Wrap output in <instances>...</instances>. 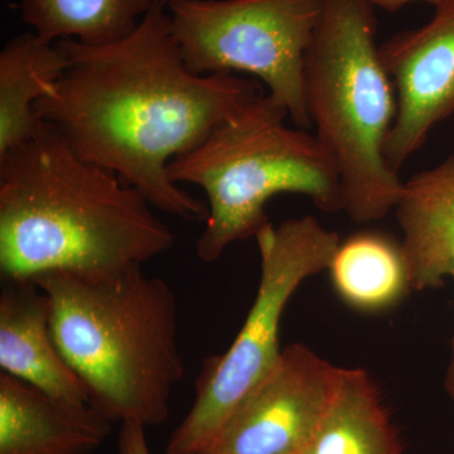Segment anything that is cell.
<instances>
[{"instance_id": "18", "label": "cell", "mask_w": 454, "mask_h": 454, "mask_svg": "<svg viewBox=\"0 0 454 454\" xmlns=\"http://www.w3.org/2000/svg\"><path fill=\"white\" fill-rule=\"evenodd\" d=\"M375 7H380L387 12H396L403 7H405L406 4H411V3L415 2H426L430 3V4L438 5L441 4L444 0H370Z\"/></svg>"}, {"instance_id": "13", "label": "cell", "mask_w": 454, "mask_h": 454, "mask_svg": "<svg viewBox=\"0 0 454 454\" xmlns=\"http://www.w3.org/2000/svg\"><path fill=\"white\" fill-rule=\"evenodd\" d=\"M68 65L59 42L27 32L0 53V158L28 142L42 121L35 104L55 89Z\"/></svg>"}, {"instance_id": "19", "label": "cell", "mask_w": 454, "mask_h": 454, "mask_svg": "<svg viewBox=\"0 0 454 454\" xmlns=\"http://www.w3.org/2000/svg\"><path fill=\"white\" fill-rule=\"evenodd\" d=\"M446 389L448 395L454 402V352H452V358H450V366H448L447 370Z\"/></svg>"}, {"instance_id": "15", "label": "cell", "mask_w": 454, "mask_h": 454, "mask_svg": "<svg viewBox=\"0 0 454 454\" xmlns=\"http://www.w3.org/2000/svg\"><path fill=\"white\" fill-rule=\"evenodd\" d=\"M301 454H403L369 373L345 369L333 405Z\"/></svg>"}, {"instance_id": "3", "label": "cell", "mask_w": 454, "mask_h": 454, "mask_svg": "<svg viewBox=\"0 0 454 454\" xmlns=\"http://www.w3.org/2000/svg\"><path fill=\"white\" fill-rule=\"evenodd\" d=\"M51 301V331L90 404L110 422L160 426L184 375L177 295L137 267L109 278L49 273L33 279Z\"/></svg>"}, {"instance_id": "5", "label": "cell", "mask_w": 454, "mask_h": 454, "mask_svg": "<svg viewBox=\"0 0 454 454\" xmlns=\"http://www.w3.org/2000/svg\"><path fill=\"white\" fill-rule=\"evenodd\" d=\"M288 118L286 106L264 94L168 164L175 184H195L207 197V219L196 241L202 262H215L230 245L255 238L269 223L265 206L280 193L309 197L327 214L345 210L333 155L315 134L289 128Z\"/></svg>"}, {"instance_id": "12", "label": "cell", "mask_w": 454, "mask_h": 454, "mask_svg": "<svg viewBox=\"0 0 454 454\" xmlns=\"http://www.w3.org/2000/svg\"><path fill=\"white\" fill-rule=\"evenodd\" d=\"M413 291L454 277V155L404 182L395 208Z\"/></svg>"}, {"instance_id": "1", "label": "cell", "mask_w": 454, "mask_h": 454, "mask_svg": "<svg viewBox=\"0 0 454 454\" xmlns=\"http://www.w3.org/2000/svg\"><path fill=\"white\" fill-rule=\"evenodd\" d=\"M167 4L157 0L116 43L59 41L68 65L35 112L82 160L118 175L157 210L205 223L207 203L181 190L168 164L264 92L236 74L191 73Z\"/></svg>"}, {"instance_id": "16", "label": "cell", "mask_w": 454, "mask_h": 454, "mask_svg": "<svg viewBox=\"0 0 454 454\" xmlns=\"http://www.w3.org/2000/svg\"><path fill=\"white\" fill-rule=\"evenodd\" d=\"M157 0H20V14L42 40H74L86 46L130 35Z\"/></svg>"}, {"instance_id": "8", "label": "cell", "mask_w": 454, "mask_h": 454, "mask_svg": "<svg viewBox=\"0 0 454 454\" xmlns=\"http://www.w3.org/2000/svg\"><path fill=\"white\" fill-rule=\"evenodd\" d=\"M343 372L303 343L286 346L207 454L303 453L333 405Z\"/></svg>"}, {"instance_id": "2", "label": "cell", "mask_w": 454, "mask_h": 454, "mask_svg": "<svg viewBox=\"0 0 454 454\" xmlns=\"http://www.w3.org/2000/svg\"><path fill=\"white\" fill-rule=\"evenodd\" d=\"M118 175L82 160L56 128L0 158L3 280L49 273L119 276L169 252L176 238Z\"/></svg>"}, {"instance_id": "14", "label": "cell", "mask_w": 454, "mask_h": 454, "mask_svg": "<svg viewBox=\"0 0 454 454\" xmlns=\"http://www.w3.org/2000/svg\"><path fill=\"white\" fill-rule=\"evenodd\" d=\"M327 270L340 300L357 312L393 309L411 289L402 243L372 230L340 243Z\"/></svg>"}, {"instance_id": "10", "label": "cell", "mask_w": 454, "mask_h": 454, "mask_svg": "<svg viewBox=\"0 0 454 454\" xmlns=\"http://www.w3.org/2000/svg\"><path fill=\"white\" fill-rule=\"evenodd\" d=\"M0 367L53 399L90 404L85 385L53 340L49 294L33 280H4L0 293Z\"/></svg>"}, {"instance_id": "17", "label": "cell", "mask_w": 454, "mask_h": 454, "mask_svg": "<svg viewBox=\"0 0 454 454\" xmlns=\"http://www.w3.org/2000/svg\"><path fill=\"white\" fill-rule=\"evenodd\" d=\"M145 427L139 423H121L119 433V454H151L145 437Z\"/></svg>"}, {"instance_id": "4", "label": "cell", "mask_w": 454, "mask_h": 454, "mask_svg": "<svg viewBox=\"0 0 454 454\" xmlns=\"http://www.w3.org/2000/svg\"><path fill=\"white\" fill-rule=\"evenodd\" d=\"M375 8L370 0H322L304 65L315 136L339 168L343 211L358 223L387 216L404 186L384 154L397 101L379 56Z\"/></svg>"}, {"instance_id": "20", "label": "cell", "mask_w": 454, "mask_h": 454, "mask_svg": "<svg viewBox=\"0 0 454 454\" xmlns=\"http://www.w3.org/2000/svg\"><path fill=\"white\" fill-rule=\"evenodd\" d=\"M453 279H454V277H453ZM452 352H454V339H453V342H452Z\"/></svg>"}, {"instance_id": "11", "label": "cell", "mask_w": 454, "mask_h": 454, "mask_svg": "<svg viewBox=\"0 0 454 454\" xmlns=\"http://www.w3.org/2000/svg\"><path fill=\"white\" fill-rule=\"evenodd\" d=\"M112 426L91 404H68L0 372V454H92Z\"/></svg>"}, {"instance_id": "6", "label": "cell", "mask_w": 454, "mask_h": 454, "mask_svg": "<svg viewBox=\"0 0 454 454\" xmlns=\"http://www.w3.org/2000/svg\"><path fill=\"white\" fill-rule=\"evenodd\" d=\"M258 292L227 351L208 358L196 381L195 400L173 430L164 454H207L238 409L282 357L284 309L307 278L327 270L340 243L312 215L267 225L255 235Z\"/></svg>"}, {"instance_id": "7", "label": "cell", "mask_w": 454, "mask_h": 454, "mask_svg": "<svg viewBox=\"0 0 454 454\" xmlns=\"http://www.w3.org/2000/svg\"><path fill=\"white\" fill-rule=\"evenodd\" d=\"M191 73H247L267 85L301 129H312L304 65L322 0H168Z\"/></svg>"}, {"instance_id": "9", "label": "cell", "mask_w": 454, "mask_h": 454, "mask_svg": "<svg viewBox=\"0 0 454 454\" xmlns=\"http://www.w3.org/2000/svg\"><path fill=\"white\" fill-rule=\"evenodd\" d=\"M379 56L395 86L397 101L385 160L399 173L426 145L433 128L454 114V0L435 5L426 25L385 41Z\"/></svg>"}]
</instances>
